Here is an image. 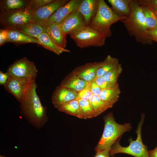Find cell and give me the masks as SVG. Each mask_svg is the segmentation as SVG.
Wrapping results in <instances>:
<instances>
[{
	"mask_svg": "<svg viewBox=\"0 0 157 157\" xmlns=\"http://www.w3.org/2000/svg\"><path fill=\"white\" fill-rule=\"evenodd\" d=\"M154 12L157 18V10L149 7Z\"/></svg>",
	"mask_w": 157,
	"mask_h": 157,
	"instance_id": "obj_40",
	"label": "cell"
},
{
	"mask_svg": "<svg viewBox=\"0 0 157 157\" xmlns=\"http://www.w3.org/2000/svg\"><path fill=\"white\" fill-rule=\"evenodd\" d=\"M9 28L15 29L37 39L40 34L46 32L45 28L43 26L32 22L16 28Z\"/></svg>",
	"mask_w": 157,
	"mask_h": 157,
	"instance_id": "obj_17",
	"label": "cell"
},
{
	"mask_svg": "<svg viewBox=\"0 0 157 157\" xmlns=\"http://www.w3.org/2000/svg\"><path fill=\"white\" fill-rule=\"evenodd\" d=\"M60 84L78 92L85 88L87 86L88 82L80 78L72 72L66 76Z\"/></svg>",
	"mask_w": 157,
	"mask_h": 157,
	"instance_id": "obj_18",
	"label": "cell"
},
{
	"mask_svg": "<svg viewBox=\"0 0 157 157\" xmlns=\"http://www.w3.org/2000/svg\"><path fill=\"white\" fill-rule=\"evenodd\" d=\"M131 0H108L111 8L117 15L124 17L131 14L130 3Z\"/></svg>",
	"mask_w": 157,
	"mask_h": 157,
	"instance_id": "obj_21",
	"label": "cell"
},
{
	"mask_svg": "<svg viewBox=\"0 0 157 157\" xmlns=\"http://www.w3.org/2000/svg\"><path fill=\"white\" fill-rule=\"evenodd\" d=\"M120 64L117 58L108 55L103 61L101 62L100 65L97 70L96 77L103 76Z\"/></svg>",
	"mask_w": 157,
	"mask_h": 157,
	"instance_id": "obj_22",
	"label": "cell"
},
{
	"mask_svg": "<svg viewBox=\"0 0 157 157\" xmlns=\"http://www.w3.org/2000/svg\"><path fill=\"white\" fill-rule=\"evenodd\" d=\"M37 39L40 42V45L58 55H60L63 52L70 51L68 49L58 46L46 32L40 34L38 37Z\"/></svg>",
	"mask_w": 157,
	"mask_h": 157,
	"instance_id": "obj_20",
	"label": "cell"
},
{
	"mask_svg": "<svg viewBox=\"0 0 157 157\" xmlns=\"http://www.w3.org/2000/svg\"><path fill=\"white\" fill-rule=\"evenodd\" d=\"M7 72L13 77L34 80H35L38 70L33 62L24 57L11 65Z\"/></svg>",
	"mask_w": 157,
	"mask_h": 157,
	"instance_id": "obj_8",
	"label": "cell"
},
{
	"mask_svg": "<svg viewBox=\"0 0 157 157\" xmlns=\"http://www.w3.org/2000/svg\"><path fill=\"white\" fill-rule=\"evenodd\" d=\"M131 14L121 20L130 36L134 37L136 41L144 44L153 43L147 34V28L144 16L138 0H131Z\"/></svg>",
	"mask_w": 157,
	"mask_h": 157,
	"instance_id": "obj_2",
	"label": "cell"
},
{
	"mask_svg": "<svg viewBox=\"0 0 157 157\" xmlns=\"http://www.w3.org/2000/svg\"><path fill=\"white\" fill-rule=\"evenodd\" d=\"M109 151L105 150L96 152L94 157H114V155L110 156L109 154Z\"/></svg>",
	"mask_w": 157,
	"mask_h": 157,
	"instance_id": "obj_38",
	"label": "cell"
},
{
	"mask_svg": "<svg viewBox=\"0 0 157 157\" xmlns=\"http://www.w3.org/2000/svg\"><path fill=\"white\" fill-rule=\"evenodd\" d=\"M125 17L115 14L104 0H98L97 12L89 25L102 33L106 38L112 36L111 26Z\"/></svg>",
	"mask_w": 157,
	"mask_h": 157,
	"instance_id": "obj_4",
	"label": "cell"
},
{
	"mask_svg": "<svg viewBox=\"0 0 157 157\" xmlns=\"http://www.w3.org/2000/svg\"><path fill=\"white\" fill-rule=\"evenodd\" d=\"M29 1L5 0L0 1L1 12L20 9L28 7Z\"/></svg>",
	"mask_w": 157,
	"mask_h": 157,
	"instance_id": "obj_24",
	"label": "cell"
},
{
	"mask_svg": "<svg viewBox=\"0 0 157 157\" xmlns=\"http://www.w3.org/2000/svg\"><path fill=\"white\" fill-rule=\"evenodd\" d=\"M45 28L46 32L54 42L59 47L65 49L67 35L63 32L60 24L53 23Z\"/></svg>",
	"mask_w": 157,
	"mask_h": 157,
	"instance_id": "obj_16",
	"label": "cell"
},
{
	"mask_svg": "<svg viewBox=\"0 0 157 157\" xmlns=\"http://www.w3.org/2000/svg\"><path fill=\"white\" fill-rule=\"evenodd\" d=\"M81 110L82 119H86L96 117L89 100H78Z\"/></svg>",
	"mask_w": 157,
	"mask_h": 157,
	"instance_id": "obj_29",
	"label": "cell"
},
{
	"mask_svg": "<svg viewBox=\"0 0 157 157\" xmlns=\"http://www.w3.org/2000/svg\"><path fill=\"white\" fill-rule=\"evenodd\" d=\"M147 34L149 38L152 41L157 42V28L148 30Z\"/></svg>",
	"mask_w": 157,
	"mask_h": 157,
	"instance_id": "obj_37",
	"label": "cell"
},
{
	"mask_svg": "<svg viewBox=\"0 0 157 157\" xmlns=\"http://www.w3.org/2000/svg\"><path fill=\"white\" fill-rule=\"evenodd\" d=\"M58 109L60 112L82 119L79 102L77 99H74L65 104Z\"/></svg>",
	"mask_w": 157,
	"mask_h": 157,
	"instance_id": "obj_25",
	"label": "cell"
},
{
	"mask_svg": "<svg viewBox=\"0 0 157 157\" xmlns=\"http://www.w3.org/2000/svg\"><path fill=\"white\" fill-rule=\"evenodd\" d=\"M144 119V115L142 113L141 120L135 131L137 135L136 140H133L131 137H130L128 140L129 145L124 147L120 145L119 142L121 138H119L114 143L109 151L110 156L118 153H124L135 157H149L147 146L144 144L142 138V127Z\"/></svg>",
	"mask_w": 157,
	"mask_h": 157,
	"instance_id": "obj_5",
	"label": "cell"
},
{
	"mask_svg": "<svg viewBox=\"0 0 157 157\" xmlns=\"http://www.w3.org/2000/svg\"><path fill=\"white\" fill-rule=\"evenodd\" d=\"M68 0H53L52 2L32 12L31 22L43 24L59 8L67 3Z\"/></svg>",
	"mask_w": 157,
	"mask_h": 157,
	"instance_id": "obj_9",
	"label": "cell"
},
{
	"mask_svg": "<svg viewBox=\"0 0 157 157\" xmlns=\"http://www.w3.org/2000/svg\"><path fill=\"white\" fill-rule=\"evenodd\" d=\"M35 80L27 87L20 102L23 114L32 125L38 129L43 127L48 121L47 109L42 104L36 92Z\"/></svg>",
	"mask_w": 157,
	"mask_h": 157,
	"instance_id": "obj_1",
	"label": "cell"
},
{
	"mask_svg": "<svg viewBox=\"0 0 157 157\" xmlns=\"http://www.w3.org/2000/svg\"><path fill=\"white\" fill-rule=\"evenodd\" d=\"M122 71V68L120 64L118 66L108 72L103 76L107 81L113 87L119 86L118 80Z\"/></svg>",
	"mask_w": 157,
	"mask_h": 157,
	"instance_id": "obj_28",
	"label": "cell"
},
{
	"mask_svg": "<svg viewBox=\"0 0 157 157\" xmlns=\"http://www.w3.org/2000/svg\"><path fill=\"white\" fill-rule=\"evenodd\" d=\"M82 0H71L58 8L42 25L44 27L53 23L61 24L72 12L76 9Z\"/></svg>",
	"mask_w": 157,
	"mask_h": 157,
	"instance_id": "obj_12",
	"label": "cell"
},
{
	"mask_svg": "<svg viewBox=\"0 0 157 157\" xmlns=\"http://www.w3.org/2000/svg\"><path fill=\"white\" fill-rule=\"evenodd\" d=\"M98 5V0H82L77 8L83 17L87 25H89L95 14Z\"/></svg>",
	"mask_w": 157,
	"mask_h": 157,
	"instance_id": "obj_15",
	"label": "cell"
},
{
	"mask_svg": "<svg viewBox=\"0 0 157 157\" xmlns=\"http://www.w3.org/2000/svg\"><path fill=\"white\" fill-rule=\"evenodd\" d=\"M53 0H31L28 1V7L33 12L52 2Z\"/></svg>",
	"mask_w": 157,
	"mask_h": 157,
	"instance_id": "obj_30",
	"label": "cell"
},
{
	"mask_svg": "<svg viewBox=\"0 0 157 157\" xmlns=\"http://www.w3.org/2000/svg\"><path fill=\"white\" fill-rule=\"evenodd\" d=\"M69 35L77 46L81 48L102 46L105 44L106 38L100 32L89 26H85Z\"/></svg>",
	"mask_w": 157,
	"mask_h": 157,
	"instance_id": "obj_6",
	"label": "cell"
},
{
	"mask_svg": "<svg viewBox=\"0 0 157 157\" xmlns=\"http://www.w3.org/2000/svg\"><path fill=\"white\" fill-rule=\"evenodd\" d=\"M101 62L89 63L74 69L72 72L75 75L88 83L94 81L97 70Z\"/></svg>",
	"mask_w": 157,
	"mask_h": 157,
	"instance_id": "obj_14",
	"label": "cell"
},
{
	"mask_svg": "<svg viewBox=\"0 0 157 157\" xmlns=\"http://www.w3.org/2000/svg\"><path fill=\"white\" fill-rule=\"evenodd\" d=\"M63 32L69 34L87 25L85 19L77 9L70 13L60 24Z\"/></svg>",
	"mask_w": 157,
	"mask_h": 157,
	"instance_id": "obj_10",
	"label": "cell"
},
{
	"mask_svg": "<svg viewBox=\"0 0 157 157\" xmlns=\"http://www.w3.org/2000/svg\"><path fill=\"white\" fill-rule=\"evenodd\" d=\"M140 5L146 6L157 10V0H139Z\"/></svg>",
	"mask_w": 157,
	"mask_h": 157,
	"instance_id": "obj_34",
	"label": "cell"
},
{
	"mask_svg": "<svg viewBox=\"0 0 157 157\" xmlns=\"http://www.w3.org/2000/svg\"><path fill=\"white\" fill-rule=\"evenodd\" d=\"M6 29L7 31L8 42L19 44L34 43L40 45V42L37 39L12 28Z\"/></svg>",
	"mask_w": 157,
	"mask_h": 157,
	"instance_id": "obj_19",
	"label": "cell"
},
{
	"mask_svg": "<svg viewBox=\"0 0 157 157\" xmlns=\"http://www.w3.org/2000/svg\"><path fill=\"white\" fill-rule=\"evenodd\" d=\"M93 95L87 85L85 88L78 92L76 99L89 100Z\"/></svg>",
	"mask_w": 157,
	"mask_h": 157,
	"instance_id": "obj_31",
	"label": "cell"
},
{
	"mask_svg": "<svg viewBox=\"0 0 157 157\" xmlns=\"http://www.w3.org/2000/svg\"><path fill=\"white\" fill-rule=\"evenodd\" d=\"M10 77L9 74L6 72H0V85H4L6 83Z\"/></svg>",
	"mask_w": 157,
	"mask_h": 157,
	"instance_id": "obj_36",
	"label": "cell"
},
{
	"mask_svg": "<svg viewBox=\"0 0 157 157\" xmlns=\"http://www.w3.org/2000/svg\"><path fill=\"white\" fill-rule=\"evenodd\" d=\"M148 154L149 157H157V145L153 149L148 150Z\"/></svg>",
	"mask_w": 157,
	"mask_h": 157,
	"instance_id": "obj_39",
	"label": "cell"
},
{
	"mask_svg": "<svg viewBox=\"0 0 157 157\" xmlns=\"http://www.w3.org/2000/svg\"><path fill=\"white\" fill-rule=\"evenodd\" d=\"M140 5L144 16L147 30H152L157 28V18L154 12L149 7Z\"/></svg>",
	"mask_w": 157,
	"mask_h": 157,
	"instance_id": "obj_27",
	"label": "cell"
},
{
	"mask_svg": "<svg viewBox=\"0 0 157 157\" xmlns=\"http://www.w3.org/2000/svg\"><path fill=\"white\" fill-rule=\"evenodd\" d=\"M89 101L97 116L112 107L101 100L98 95L93 94Z\"/></svg>",
	"mask_w": 157,
	"mask_h": 157,
	"instance_id": "obj_26",
	"label": "cell"
},
{
	"mask_svg": "<svg viewBox=\"0 0 157 157\" xmlns=\"http://www.w3.org/2000/svg\"><path fill=\"white\" fill-rule=\"evenodd\" d=\"M94 81L102 90L107 88H114L107 81L103 76L96 77Z\"/></svg>",
	"mask_w": 157,
	"mask_h": 157,
	"instance_id": "obj_32",
	"label": "cell"
},
{
	"mask_svg": "<svg viewBox=\"0 0 157 157\" xmlns=\"http://www.w3.org/2000/svg\"><path fill=\"white\" fill-rule=\"evenodd\" d=\"M34 80H35L19 78L10 76L3 87L20 102L28 85Z\"/></svg>",
	"mask_w": 157,
	"mask_h": 157,
	"instance_id": "obj_11",
	"label": "cell"
},
{
	"mask_svg": "<svg viewBox=\"0 0 157 157\" xmlns=\"http://www.w3.org/2000/svg\"><path fill=\"white\" fill-rule=\"evenodd\" d=\"M103 119L104 122V130L101 138L95 147L96 152L105 150L109 151L118 139L132 129L130 123L123 124L117 123L112 112L105 116Z\"/></svg>",
	"mask_w": 157,
	"mask_h": 157,
	"instance_id": "obj_3",
	"label": "cell"
},
{
	"mask_svg": "<svg viewBox=\"0 0 157 157\" xmlns=\"http://www.w3.org/2000/svg\"><path fill=\"white\" fill-rule=\"evenodd\" d=\"M78 92L61 84L54 91L51 100L54 107L58 109L65 104L76 99Z\"/></svg>",
	"mask_w": 157,
	"mask_h": 157,
	"instance_id": "obj_13",
	"label": "cell"
},
{
	"mask_svg": "<svg viewBox=\"0 0 157 157\" xmlns=\"http://www.w3.org/2000/svg\"><path fill=\"white\" fill-rule=\"evenodd\" d=\"M120 93V90L118 86L102 90L99 96L101 100L113 106L118 101Z\"/></svg>",
	"mask_w": 157,
	"mask_h": 157,
	"instance_id": "obj_23",
	"label": "cell"
},
{
	"mask_svg": "<svg viewBox=\"0 0 157 157\" xmlns=\"http://www.w3.org/2000/svg\"><path fill=\"white\" fill-rule=\"evenodd\" d=\"M8 42L7 31L6 29H0V45Z\"/></svg>",
	"mask_w": 157,
	"mask_h": 157,
	"instance_id": "obj_35",
	"label": "cell"
},
{
	"mask_svg": "<svg viewBox=\"0 0 157 157\" xmlns=\"http://www.w3.org/2000/svg\"><path fill=\"white\" fill-rule=\"evenodd\" d=\"M88 86L93 94L99 96L102 90L94 80L88 83Z\"/></svg>",
	"mask_w": 157,
	"mask_h": 157,
	"instance_id": "obj_33",
	"label": "cell"
},
{
	"mask_svg": "<svg viewBox=\"0 0 157 157\" xmlns=\"http://www.w3.org/2000/svg\"><path fill=\"white\" fill-rule=\"evenodd\" d=\"M32 12L28 7L1 12L0 24L6 29L16 28L31 22Z\"/></svg>",
	"mask_w": 157,
	"mask_h": 157,
	"instance_id": "obj_7",
	"label": "cell"
},
{
	"mask_svg": "<svg viewBox=\"0 0 157 157\" xmlns=\"http://www.w3.org/2000/svg\"><path fill=\"white\" fill-rule=\"evenodd\" d=\"M0 157H6L2 155H0Z\"/></svg>",
	"mask_w": 157,
	"mask_h": 157,
	"instance_id": "obj_41",
	"label": "cell"
}]
</instances>
